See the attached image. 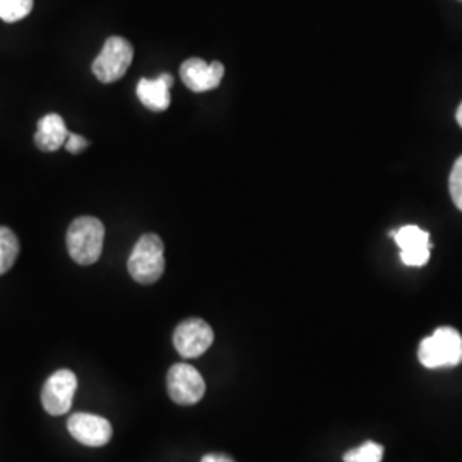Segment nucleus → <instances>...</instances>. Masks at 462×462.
Wrapping results in <instances>:
<instances>
[{
	"label": "nucleus",
	"mask_w": 462,
	"mask_h": 462,
	"mask_svg": "<svg viewBox=\"0 0 462 462\" xmlns=\"http://www.w3.org/2000/svg\"><path fill=\"white\" fill-rule=\"evenodd\" d=\"M69 131H67L64 118L57 114H49L38 122V131L34 134L36 148L53 152L57 149L66 146Z\"/></svg>",
	"instance_id": "12"
},
{
	"label": "nucleus",
	"mask_w": 462,
	"mask_h": 462,
	"mask_svg": "<svg viewBox=\"0 0 462 462\" xmlns=\"http://www.w3.org/2000/svg\"><path fill=\"white\" fill-rule=\"evenodd\" d=\"M89 146V141L84 139L83 135H78V134L69 133L67 137L66 148L70 154H79L81 151Z\"/></svg>",
	"instance_id": "17"
},
{
	"label": "nucleus",
	"mask_w": 462,
	"mask_h": 462,
	"mask_svg": "<svg viewBox=\"0 0 462 462\" xmlns=\"http://www.w3.org/2000/svg\"><path fill=\"white\" fill-rule=\"evenodd\" d=\"M448 190L454 204L457 206L459 211H462V156L457 158V162L452 166L450 179H448Z\"/></svg>",
	"instance_id": "16"
},
{
	"label": "nucleus",
	"mask_w": 462,
	"mask_h": 462,
	"mask_svg": "<svg viewBox=\"0 0 462 462\" xmlns=\"http://www.w3.org/2000/svg\"><path fill=\"white\" fill-rule=\"evenodd\" d=\"M168 394L173 402L192 406L206 394V382L198 368L187 364L173 365L168 372Z\"/></svg>",
	"instance_id": "5"
},
{
	"label": "nucleus",
	"mask_w": 462,
	"mask_h": 462,
	"mask_svg": "<svg viewBox=\"0 0 462 462\" xmlns=\"http://www.w3.org/2000/svg\"><path fill=\"white\" fill-rule=\"evenodd\" d=\"M76 391H78L76 374L67 368L57 370L53 375H50L42 391V402L45 411L53 416L66 414L72 406Z\"/></svg>",
	"instance_id": "6"
},
{
	"label": "nucleus",
	"mask_w": 462,
	"mask_h": 462,
	"mask_svg": "<svg viewBox=\"0 0 462 462\" xmlns=\"http://www.w3.org/2000/svg\"><path fill=\"white\" fill-rule=\"evenodd\" d=\"M33 9V0H0V19L17 23L28 16Z\"/></svg>",
	"instance_id": "14"
},
{
	"label": "nucleus",
	"mask_w": 462,
	"mask_h": 462,
	"mask_svg": "<svg viewBox=\"0 0 462 462\" xmlns=\"http://www.w3.org/2000/svg\"><path fill=\"white\" fill-rule=\"evenodd\" d=\"M171 86L173 78L170 74H162L158 79H141L137 84V98L151 112H165L171 101Z\"/></svg>",
	"instance_id": "11"
},
{
	"label": "nucleus",
	"mask_w": 462,
	"mask_h": 462,
	"mask_svg": "<svg viewBox=\"0 0 462 462\" xmlns=\"http://www.w3.org/2000/svg\"><path fill=\"white\" fill-rule=\"evenodd\" d=\"M134 49L131 42L122 36H112L105 42L98 57L93 62V74L105 84L116 83L125 76L133 64Z\"/></svg>",
	"instance_id": "4"
},
{
	"label": "nucleus",
	"mask_w": 462,
	"mask_h": 462,
	"mask_svg": "<svg viewBox=\"0 0 462 462\" xmlns=\"http://www.w3.org/2000/svg\"><path fill=\"white\" fill-rule=\"evenodd\" d=\"M383 457V447L377 442H365L356 448H351L345 454V462H382Z\"/></svg>",
	"instance_id": "15"
},
{
	"label": "nucleus",
	"mask_w": 462,
	"mask_h": 462,
	"mask_svg": "<svg viewBox=\"0 0 462 462\" xmlns=\"http://www.w3.org/2000/svg\"><path fill=\"white\" fill-rule=\"evenodd\" d=\"M19 255V242L14 231L0 226V276L5 274Z\"/></svg>",
	"instance_id": "13"
},
{
	"label": "nucleus",
	"mask_w": 462,
	"mask_h": 462,
	"mask_svg": "<svg viewBox=\"0 0 462 462\" xmlns=\"http://www.w3.org/2000/svg\"><path fill=\"white\" fill-rule=\"evenodd\" d=\"M225 76V66L221 62H204L202 59H187L180 67L183 84L194 91L204 93L217 88Z\"/></svg>",
	"instance_id": "10"
},
{
	"label": "nucleus",
	"mask_w": 462,
	"mask_h": 462,
	"mask_svg": "<svg viewBox=\"0 0 462 462\" xmlns=\"http://www.w3.org/2000/svg\"><path fill=\"white\" fill-rule=\"evenodd\" d=\"M127 267L139 284H154L165 273L163 240L154 233L143 235L133 248Z\"/></svg>",
	"instance_id": "2"
},
{
	"label": "nucleus",
	"mask_w": 462,
	"mask_h": 462,
	"mask_svg": "<svg viewBox=\"0 0 462 462\" xmlns=\"http://www.w3.org/2000/svg\"><path fill=\"white\" fill-rule=\"evenodd\" d=\"M202 462H235L226 454H208L202 457Z\"/></svg>",
	"instance_id": "18"
},
{
	"label": "nucleus",
	"mask_w": 462,
	"mask_h": 462,
	"mask_svg": "<svg viewBox=\"0 0 462 462\" xmlns=\"http://www.w3.org/2000/svg\"><path fill=\"white\" fill-rule=\"evenodd\" d=\"M215 341V332L202 319H187L175 329L173 345L183 358H199Z\"/></svg>",
	"instance_id": "7"
},
{
	"label": "nucleus",
	"mask_w": 462,
	"mask_h": 462,
	"mask_svg": "<svg viewBox=\"0 0 462 462\" xmlns=\"http://www.w3.org/2000/svg\"><path fill=\"white\" fill-rule=\"evenodd\" d=\"M418 360L427 368H450L462 364V336L454 328H439L418 347Z\"/></svg>",
	"instance_id": "3"
},
{
	"label": "nucleus",
	"mask_w": 462,
	"mask_h": 462,
	"mask_svg": "<svg viewBox=\"0 0 462 462\" xmlns=\"http://www.w3.org/2000/svg\"><path fill=\"white\" fill-rule=\"evenodd\" d=\"M105 244V226L98 217L81 216L74 219L67 231V250L74 263L95 264L101 257Z\"/></svg>",
	"instance_id": "1"
},
{
	"label": "nucleus",
	"mask_w": 462,
	"mask_h": 462,
	"mask_svg": "<svg viewBox=\"0 0 462 462\" xmlns=\"http://www.w3.org/2000/svg\"><path fill=\"white\" fill-rule=\"evenodd\" d=\"M67 429L79 444L86 447L106 446L114 435L110 421L97 414H72L67 421Z\"/></svg>",
	"instance_id": "9"
},
{
	"label": "nucleus",
	"mask_w": 462,
	"mask_h": 462,
	"mask_svg": "<svg viewBox=\"0 0 462 462\" xmlns=\"http://www.w3.org/2000/svg\"><path fill=\"white\" fill-rule=\"evenodd\" d=\"M456 118H457V124H459V125H461L462 127V103L461 106L457 108V114H456Z\"/></svg>",
	"instance_id": "19"
},
{
	"label": "nucleus",
	"mask_w": 462,
	"mask_h": 462,
	"mask_svg": "<svg viewBox=\"0 0 462 462\" xmlns=\"http://www.w3.org/2000/svg\"><path fill=\"white\" fill-rule=\"evenodd\" d=\"M391 236H394L401 250L402 264L421 267L429 263L431 250L429 231L421 230L416 225H406L399 230L391 231Z\"/></svg>",
	"instance_id": "8"
}]
</instances>
